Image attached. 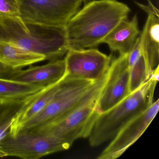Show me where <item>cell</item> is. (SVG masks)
<instances>
[{
	"instance_id": "obj_1",
	"label": "cell",
	"mask_w": 159,
	"mask_h": 159,
	"mask_svg": "<svg viewBox=\"0 0 159 159\" xmlns=\"http://www.w3.org/2000/svg\"><path fill=\"white\" fill-rule=\"evenodd\" d=\"M131 11L117 0H92L65 26L69 50L95 48Z\"/></svg>"
},
{
	"instance_id": "obj_4",
	"label": "cell",
	"mask_w": 159,
	"mask_h": 159,
	"mask_svg": "<svg viewBox=\"0 0 159 159\" xmlns=\"http://www.w3.org/2000/svg\"><path fill=\"white\" fill-rule=\"evenodd\" d=\"M159 79L151 75L148 81L108 110L100 113L89 137L92 147H98L114 138L132 119L153 103Z\"/></svg>"
},
{
	"instance_id": "obj_9",
	"label": "cell",
	"mask_w": 159,
	"mask_h": 159,
	"mask_svg": "<svg viewBox=\"0 0 159 159\" xmlns=\"http://www.w3.org/2000/svg\"><path fill=\"white\" fill-rule=\"evenodd\" d=\"M159 99L128 122L112 139V141L98 157V159H115L122 154L142 135L156 116Z\"/></svg>"
},
{
	"instance_id": "obj_16",
	"label": "cell",
	"mask_w": 159,
	"mask_h": 159,
	"mask_svg": "<svg viewBox=\"0 0 159 159\" xmlns=\"http://www.w3.org/2000/svg\"><path fill=\"white\" fill-rule=\"evenodd\" d=\"M45 87L0 78V101L25 99Z\"/></svg>"
},
{
	"instance_id": "obj_15",
	"label": "cell",
	"mask_w": 159,
	"mask_h": 159,
	"mask_svg": "<svg viewBox=\"0 0 159 159\" xmlns=\"http://www.w3.org/2000/svg\"><path fill=\"white\" fill-rule=\"evenodd\" d=\"M45 60L42 55L26 51L11 43L0 41V64L11 68H22Z\"/></svg>"
},
{
	"instance_id": "obj_19",
	"label": "cell",
	"mask_w": 159,
	"mask_h": 159,
	"mask_svg": "<svg viewBox=\"0 0 159 159\" xmlns=\"http://www.w3.org/2000/svg\"><path fill=\"white\" fill-rule=\"evenodd\" d=\"M5 17H20L16 0H0V18Z\"/></svg>"
},
{
	"instance_id": "obj_6",
	"label": "cell",
	"mask_w": 159,
	"mask_h": 159,
	"mask_svg": "<svg viewBox=\"0 0 159 159\" xmlns=\"http://www.w3.org/2000/svg\"><path fill=\"white\" fill-rule=\"evenodd\" d=\"M20 17L25 22L65 27L81 9L82 0H16Z\"/></svg>"
},
{
	"instance_id": "obj_14",
	"label": "cell",
	"mask_w": 159,
	"mask_h": 159,
	"mask_svg": "<svg viewBox=\"0 0 159 159\" xmlns=\"http://www.w3.org/2000/svg\"><path fill=\"white\" fill-rule=\"evenodd\" d=\"M138 23L136 15L130 20H123L103 39L102 43L107 44L110 50L118 52L120 55L127 54L140 35Z\"/></svg>"
},
{
	"instance_id": "obj_3",
	"label": "cell",
	"mask_w": 159,
	"mask_h": 159,
	"mask_svg": "<svg viewBox=\"0 0 159 159\" xmlns=\"http://www.w3.org/2000/svg\"><path fill=\"white\" fill-rule=\"evenodd\" d=\"M108 78V71L96 81L64 77L51 102L23 125L20 131H31L56 122L77 109L98 99ZM18 132V133H19Z\"/></svg>"
},
{
	"instance_id": "obj_7",
	"label": "cell",
	"mask_w": 159,
	"mask_h": 159,
	"mask_svg": "<svg viewBox=\"0 0 159 159\" xmlns=\"http://www.w3.org/2000/svg\"><path fill=\"white\" fill-rule=\"evenodd\" d=\"M98 100L84 104L58 121L30 132L52 135L70 147L77 139L90 136L100 114Z\"/></svg>"
},
{
	"instance_id": "obj_17",
	"label": "cell",
	"mask_w": 159,
	"mask_h": 159,
	"mask_svg": "<svg viewBox=\"0 0 159 159\" xmlns=\"http://www.w3.org/2000/svg\"><path fill=\"white\" fill-rule=\"evenodd\" d=\"M28 98L0 101V139L9 132L14 119L24 107Z\"/></svg>"
},
{
	"instance_id": "obj_22",
	"label": "cell",
	"mask_w": 159,
	"mask_h": 159,
	"mask_svg": "<svg viewBox=\"0 0 159 159\" xmlns=\"http://www.w3.org/2000/svg\"><path fill=\"white\" fill-rule=\"evenodd\" d=\"M4 157H5L4 154L0 152V158H4Z\"/></svg>"
},
{
	"instance_id": "obj_11",
	"label": "cell",
	"mask_w": 159,
	"mask_h": 159,
	"mask_svg": "<svg viewBox=\"0 0 159 159\" xmlns=\"http://www.w3.org/2000/svg\"><path fill=\"white\" fill-rule=\"evenodd\" d=\"M65 58L50 61L25 70L13 69L0 64V78L25 83L47 86L60 81L66 76Z\"/></svg>"
},
{
	"instance_id": "obj_12",
	"label": "cell",
	"mask_w": 159,
	"mask_h": 159,
	"mask_svg": "<svg viewBox=\"0 0 159 159\" xmlns=\"http://www.w3.org/2000/svg\"><path fill=\"white\" fill-rule=\"evenodd\" d=\"M148 14V17L140 32L141 51L152 72L159 65V11L150 2L148 5L136 2Z\"/></svg>"
},
{
	"instance_id": "obj_21",
	"label": "cell",
	"mask_w": 159,
	"mask_h": 159,
	"mask_svg": "<svg viewBox=\"0 0 159 159\" xmlns=\"http://www.w3.org/2000/svg\"><path fill=\"white\" fill-rule=\"evenodd\" d=\"M83 2V3H84V4H86V3H88L89 2L91 1L92 0H82Z\"/></svg>"
},
{
	"instance_id": "obj_2",
	"label": "cell",
	"mask_w": 159,
	"mask_h": 159,
	"mask_svg": "<svg viewBox=\"0 0 159 159\" xmlns=\"http://www.w3.org/2000/svg\"><path fill=\"white\" fill-rule=\"evenodd\" d=\"M0 41L42 55L50 61L60 59L69 50L65 27L28 23L20 17L0 18Z\"/></svg>"
},
{
	"instance_id": "obj_8",
	"label": "cell",
	"mask_w": 159,
	"mask_h": 159,
	"mask_svg": "<svg viewBox=\"0 0 159 159\" xmlns=\"http://www.w3.org/2000/svg\"><path fill=\"white\" fill-rule=\"evenodd\" d=\"M111 58L95 48L70 49L65 58V77L96 81L107 72Z\"/></svg>"
},
{
	"instance_id": "obj_20",
	"label": "cell",
	"mask_w": 159,
	"mask_h": 159,
	"mask_svg": "<svg viewBox=\"0 0 159 159\" xmlns=\"http://www.w3.org/2000/svg\"><path fill=\"white\" fill-rule=\"evenodd\" d=\"M141 43H140V35L137 39L131 51L127 54V61L130 69L136 62L139 57L141 54Z\"/></svg>"
},
{
	"instance_id": "obj_18",
	"label": "cell",
	"mask_w": 159,
	"mask_h": 159,
	"mask_svg": "<svg viewBox=\"0 0 159 159\" xmlns=\"http://www.w3.org/2000/svg\"><path fill=\"white\" fill-rule=\"evenodd\" d=\"M146 57L142 53L130 69V92L133 93L148 81L152 74Z\"/></svg>"
},
{
	"instance_id": "obj_10",
	"label": "cell",
	"mask_w": 159,
	"mask_h": 159,
	"mask_svg": "<svg viewBox=\"0 0 159 159\" xmlns=\"http://www.w3.org/2000/svg\"><path fill=\"white\" fill-rule=\"evenodd\" d=\"M129 84L127 54L120 55L111 62L108 70L107 80L98 100L99 113L108 110L130 94Z\"/></svg>"
},
{
	"instance_id": "obj_5",
	"label": "cell",
	"mask_w": 159,
	"mask_h": 159,
	"mask_svg": "<svg viewBox=\"0 0 159 159\" xmlns=\"http://www.w3.org/2000/svg\"><path fill=\"white\" fill-rule=\"evenodd\" d=\"M70 148L52 135L30 131H20L15 136L11 135L8 132L0 139V152L5 157L38 159Z\"/></svg>"
},
{
	"instance_id": "obj_13",
	"label": "cell",
	"mask_w": 159,
	"mask_h": 159,
	"mask_svg": "<svg viewBox=\"0 0 159 159\" xmlns=\"http://www.w3.org/2000/svg\"><path fill=\"white\" fill-rule=\"evenodd\" d=\"M60 81L44 87L28 98L25 104L17 113L11 125L9 131L11 135H16L23 125L48 105L57 92Z\"/></svg>"
}]
</instances>
